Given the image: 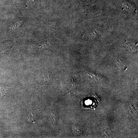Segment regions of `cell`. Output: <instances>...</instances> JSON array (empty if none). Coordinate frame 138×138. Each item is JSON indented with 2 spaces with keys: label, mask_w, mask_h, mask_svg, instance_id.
I'll return each instance as SVG.
<instances>
[{
  "label": "cell",
  "mask_w": 138,
  "mask_h": 138,
  "mask_svg": "<svg viewBox=\"0 0 138 138\" xmlns=\"http://www.w3.org/2000/svg\"><path fill=\"white\" fill-rule=\"evenodd\" d=\"M80 127L78 126L74 125L73 127V132L76 135H80L82 133Z\"/></svg>",
  "instance_id": "6"
},
{
  "label": "cell",
  "mask_w": 138,
  "mask_h": 138,
  "mask_svg": "<svg viewBox=\"0 0 138 138\" xmlns=\"http://www.w3.org/2000/svg\"><path fill=\"white\" fill-rule=\"evenodd\" d=\"M13 45L10 44L8 45L2 51V53L0 55V60H1L2 58H3L6 56L10 52V51L12 49Z\"/></svg>",
  "instance_id": "3"
},
{
  "label": "cell",
  "mask_w": 138,
  "mask_h": 138,
  "mask_svg": "<svg viewBox=\"0 0 138 138\" xmlns=\"http://www.w3.org/2000/svg\"><path fill=\"white\" fill-rule=\"evenodd\" d=\"M116 64L118 68L122 71H124L127 69L126 66L120 60H117L116 61Z\"/></svg>",
  "instance_id": "4"
},
{
  "label": "cell",
  "mask_w": 138,
  "mask_h": 138,
  "mask_svg": "<svg viewBox=\"0 0 138 138\" xmlns=\"http://www.w3.org/2000/svg\"><path fill=\"white\" fill-rule=\"evenodd\" d=\"M22 21L17 22L16 23H15L13 26H12V29H16L17 27H19L22 25Z\"/></svg>",
  "instance_id": "8"
},
{
  "label": "cell",
  "mask_w": 138,
  "mask_h": 138,
  "mask_svg": "<svg viewBox=\"0 0 138 138\" xmlns=\"http://www.w3.org/2000/svg\"><path fill=\"white\" fill-rule=\"evenodd\" d=\"M49 43L48 41H45V42H44L43 43H41L39 47V48H41L42 49L46 48L47 47H48L49 46Z\"/></svg>",
  "instance_id": "7"
},
{
  "label": "cell",
  "mask_w": 138,
  "mask_h": 138,
  "mask_svg": "<svg viewBox=\"0 0 138 138\" xmlns=\"http://www.w3.org/2000/svg\"><path fill=\"white\" fill-rule=\"evenodd\" d=\"M38 119L37 114L35 110H32L29 112L27 116V121L30 122L34 123Z\"/></svg>",
  "instance_id": "2"
},
{
  "label": "cell",
  "mask_w": 138,
  "mask_h": 138,
  "mask_svg": "<svg viewBox=\"0 0 138 138\" xmlns=\"http://www.w3.org/2000/svg\"><path fill=\"white\" fill-rule=\"evenodd\" d=\"M52 82V77L49 73L43 74L42 75V78L40 83L38 84L40 85H47L50 84Z\"/></svg>",
  "instance_id": "1"
},
{
  "label": "cell",
  "mask_w": 138,
  "mask_h": 138,
  "mask_svg": "<svg viewBox=\"0 0 138 138\" xmlns=\"http://www.w3.org/2000/svg\"><path fill=\"white\" fill-rule=\"evenodd\" d=\"M51 118L52 120L53 123L55 125L57 123L58 120V114L57 112L53 110L51 113Z\"/></svg>",
  "instance_id": "5"
}]
</instances>
